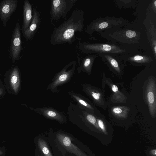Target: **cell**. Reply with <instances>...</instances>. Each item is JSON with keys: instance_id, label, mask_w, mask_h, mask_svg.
I'll use <instances>...</instances> for the list:
<instances>
[{"instance_id": "8992f818", "label": "cell", "mask_w": 156, "mask_h": 156, "mask_svg": "<svg viewBox=\"0 0 156 156\" xmlns=\"http://www.w3.org/2000/svg\"><path fill=\"white\" fill-rule=\"evenodd\" d=\"M76 62L73 60L66 65L52 78L51 82L48 86L47 90L52 93L58 91V87L69 82L74 75Z\"/></svg>"}, {"instance_id": "6da1fadb", "label": "cell", "mask_w": 156, "mask_h": 156, "mask_svg": "<svg viewBox=\"0 0 156 156\" xmlns=\"http://www.w3.org/2000/svg\"><path fill=\"white\" fill-rule=\"evenodd\" d=\"M47 139L54 156H90L85 145L65 131L50 129Z\"/></svg>"}, {"instance_id": "d4e9b609", "label": "cell", "mask_w": 156, "mask_h": 156, "mask_svg": "<svg viewBox=\"0 0 156 156\" xmlns=\"http://www.w3.org/2000/svg\"><path fill=\"white\" fill-rule=\"evenodd\" d=\"M3 153L1 152V151H0V155L2 154Z\"/></svg>"}, {"instance_id": "7402d4cb", "label": "cell", "mask_w": 156, "mask_h": 156, "mask_svg": "<svg viewBox=\"0 0 156 156\" xmlns=\"http://www.w3.org/2000/svg\"><path fill=\"white\" fill-rule=\"evenodd\" d=\"M113 115L118 118H124L127 117L129 109L126 107L122 106H114L111 109Z\"/></svg>"}, {"instance_id": "7a4b0ae2", "label": "cell", "mask_w": 156, "mask_h": 156, "mask_svg": "<svg viewBox=\"0 0 156 156\" xmlns=\"http://www.w3.org/2000/svg\"><path fill=\"white\" fill-rule=\"evenodd\" d=\"M84 16L83 10L75 9L67 20L54 29L50 38V43L55 45L71 44L74 42L76 33L82 32L84 27Z\"/></svg>"}, {"instance_id": "2e32d148", "label": "cell", "mask_w": 156, "mask_h": 156, "mask_svg": "<svg viewBox=\"0 0 156 156\" xmlns=\"http://www.w3.org/2000/svg\"><path fill=\"white\" fill-rule=\"evenodd\" d=\"M98 57L97 54H93L81 57L78 55V66L77 71L78 73L83 72L88 75L92 74V69L95 60Z\"/></svg>"}, {"instance_id": "5b68a950", "label": "cell", "mask_w": 156, "mask_h": 156, "mask_svg": "<svg viewBox=\"0 0 156 156\" xmlns=\"http://www.w3.org/2000/svg\"><path fill=\"white\" fill-rule=\"evenodd\" d=\"M78 48L81 53L84 54L113 53L120 55L129 51L124 47L115 44L92 43L84 42L80 43Z\"/></svg>"}, {"instance_id": "52a82bcc", "label": "cell", "mask_w": 156, "mask_h": 156, "mask_svg": "<svg viewBox=\"0 0 156 156\" xmlns=\"http://www.w3.org/2000/svg\"><path fill=\"white\" fill-rule=\"evenodd\" d=\"M77 1V0H51L50 10L51 20L57 21L61 18H65Z\"/></svg>"}, {"instance_id": "44dd1931", "label": "cell", "mask_w": 156, "mask_h": 156, "mask_svg": "<svg viewBox=\"0 0 156 156\" xmlns=\"http://www.w3.org/2000/svg\"><path fill=\"white\" fill-rule=\"evenodd\" d=\"M32 7L28 0H25L23 8V22L21 32L22 33L29 27L33 18Z\"/></svg>"}, {"instance_id": "ffe728a7", "label": "cell", "mask_w": 156, "mask_h": 156, "mask_svg": "<svg viewBox=\"0 0 156 156\" xmlns=\"http://www.w3.org/2000/svg\"><path fill=\"white\" fill-rule=\"evenodd\" d=\"M36 148L41 153L43 156H54L47 138L44 135L39 134L35 139L34 141Z\"/></svg>"}, {"instance_id": "d6986e66", "label": "cell", "mask_w": 156, "mask_h": 156, "mask_svg": "<svg viewBox=\"0 0 156 156\" xmlns=\"http://www.w3.org/2000/svg\"><path fill=\"white\" fill-rule=\"evenodd\" d=\"M9 83L10 87L16 95L19 92L20 85V70L17 66H15L9 71Z\"/></svg>"}, {"instance_id": "ac0fdd59", "label": "cell", "mask_w": 156, "mask_h": 156, "mask_svg": "<svg viewBox=\"0 0 156 156\" xmlns=\"http://www.w3.org/2000/svg\"><path fill=\"white\" fill-rule=\"evenodd\" d=\"M102 76L103 84L108 85L112 91V101L114 103L126 102L127 101L126 97L119 90L118 87L112 82L110 79L106 77L104 73H103Z\"/></svg>"}, {"instance_id": "7c38bea8", "label": "cell", "mask_w": 156, "mask_h": 156, "mask_svg": "<svg viewBox=\"0 0 156 156\" xmlns=\"http://www.w3.org/2000/svg\"><path fill=\"white\" fill-rule=\"evenodd\" d=\"M81 86L82 91L95 104L103 109L107 108V105L104 94L101 90L88 83L82 84Z\"/></svg>"}, {"instance_id": "9a60e30c", "label": "cell", "mask_w": 156, "mask_h": 156, "mask_svg": "<svg viewBox=\"0 0 156 156\" xmlns=\"http://www.w3.org/2000/svg\"><path fill=\"white\" fill-rule=\"evenodd\" d=\"M35 112L46 118L55 121L62 124H65L67 121L66 115L62 112L51 107L32 108Z\"/></svg>"}, {"instance_id": "3957f363", "label": "cell", "mask_w": 156, "mask_h": 156, "mask_svg": "<svg viewBox=\"0 0 156 156\" xmlns=\"http://www.w3.org/2000/svg\"><path fill=\"white\" fill-rule=\"evenodd\" d=\"M129 27L127 26L124 28L110 29L98 33L105 39L122 45L138 43L141 39V32Z\"/></svg>"}, {"instance_id": "8fae6325", "label": "cell", "mask_w": 156, "mask_h": 156, "mask_svg": "<svg viewBox=\"0 0 156 156\" xmlns=\"http://www.w3.org/2000/svg\"><path fill=\"white\" fill-rule=\"evenodd\" d=\"M21 32L20 26L17 21L12 33L10 50V57L13 63L19 59L23 50Z\"/></svg>"}, {"instance_id": "277c9868", "label": "cell", "mask_w": 156, "mask_h": 156, "mask_svg": "<svg viewBox=\"0 0 156 156\" xmlns=\"http://www.w3.org/2000/svg\"><path fill=\"white\" fill-rule=\"evenodd\" d=\"M129 25L127 20L122 17H99L93 20L87 26L85 31L92 35L95 32L99 33L110 29L129 26Z\"/></svg>"}, {"instance_id": "cb8c5ba5", "label": "cell", "mask_w": 156, "mask_h": 156, "mask_svg": "<svg viewBox=\"0 0 156 156\" xmlns=\"http://www.w3.org/2000/svg\"><path fill=\"white\" fill-rule=\"evenodd\" d=\"M35 156H43L39 150L36 148Z\"/></svg>"}, {"instance_id": "ba28073f", "label": "cell", "mask_w": 156, "mask_h": 156, "mask_svg": "<svg viewBox=\"0 0 156 156\" xmlns=\"http://www.w3.org/2000/svg\"><path fill=\"white\" fill-rule=\"evenodd\" d=\"M98 55L112 73L119 76L123 74V69L127 64L121 59L119 55L113 53H103Z\"/></svg>"}, {"instance_id": "4fadbf2b", "label": "cell", "mask_w": 156, "mask_h": 156, "mask_svg": "<svg viewBox=\"0 0 156 156\" xmlns=\"http://www.w3.org/2000/svg\"><path fill=\"white\" fill-rule=\"evenodd\" d=\"M68 93L80 109L95 114L100 113L99 111L88 99L80 94L73 91H68Z\"/></svg>"}, {"instance_id": "9c48e42d", "label": "cell", "mask_w": 156, "mask_h": 156, "mask_svg": "<svg viewBox=\"0 0 156 156\" xmlns=\"http://www.w3.org/2000/svg\"><path fill=\"white\" fill-rule=\"evenodd\" d=\"M145 90V98L151 117L156 115V83L155 78L150 77L147 80Z\"/></svg>"}, {"instance_id": "30bf717a", "label": "cell", "mask_w": 156, "mask_h": 156, "mask_svg": "<svg viewBox=\"0 0 156 156\" xmlns=\"http://www.w3.org/2000/svg\"><path fill=\"white\" fill-rule=\"evenodd\" d=\"M119 56L126 62H128L136 66H149L153 64L154 61L151 57L139 51H129L119 55Z\"/></svg>"}, {"instance_id": "5bb4252c", "label": "cell", "mask_w": 156, "mask_h": 156, "mask_svg": "<svg viewBox=\"0 0 156 156\" xmlns=\"http://www.w3.org/2000/svg\"><path fill=\"white\" fill-rule=\"evenodd\" d=\"M18 0H3L0 3V19L5 27L8 20L17 8Z\"/></svg>"}, {"instance_id": "603a6c76", "label": "cell", "mask_w": 156, "mask_h": 156, "mask_svg": "<svg viewBox=\"0 0 156 156\" xmlns=\"http://www.w3.org/2000/svg\"><path fill=\"white\" fill-rule=\"evenodd\" d=\"M5 89L1 81H0V96H2L5 93Z\"/></svg>"}, {"instance_id": "e0dca14e", "label": "cell", "mask_w": 156, "mask_h": 156, "mask_svg": "<svg viewBox=\"0 0 156 156\" xmlns=\"http://www.w3.org/2000/svg\"><path fill=\"white\" fill-rule=\"evenodd\" d=\"M33 12L32 21L28 28L23 33L24 37L28 41L33 38L41 23V18L38 11L34 8Z\"/></svg>"}]
</instances>
